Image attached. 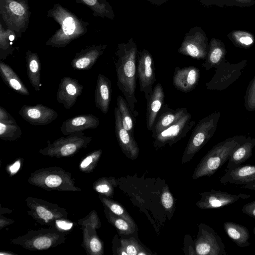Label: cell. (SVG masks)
I'll list each match as a JSON object with an SVG mask.
<instances>
[{
	"instance_id": "24",
	"label": "cell",
	"mask_w": 255,
	"mask_h": 255,
	"mask_svg": "<svg viewBox=\"0 0 255 255\" xmlns=\"http://www.w3.org/2000/svg\"><path fill=\"white\" fill-rule=\"evenodd\" d=\"M227 53L224 43L220 39L212 38L209 43V50L205 62L202 66L206 70L220 66Z\"/></svg>"
},
{
	"instance_id": "26",
	"label": "cell",
	"mask_w": 255,
	"mask_h": 255,
	"mask_svg": "<svg viewBox=\"0 0 255 255\" xmlns=\"http://www.w3.org/2000/svg\"><path fill=\"white\" fill-rule=\"evenodd\" d=\"M26 67L29 81L36 91H39L41 84V63L36 53L27 50L26 52Z\"/></svg>"
},
{
	"instance_id": "35",
	"label": "cell",
	"mask_w": 255,
	"mask_h": 255,
	"mask_svg": "<svg viewBox=\"0 0 255 255\" xmlns=\"http://www.w3.org/2000/svg\"><path fill=\"white\" fill-rule=\"evenodd\" d=\"M105 203L110 210L115 215L123 218L135 227V223L126 210L119 203L106 199Z\"/></svg>"
},
{
	"instance_id": "1",
	"label": "cell",
	"mask_w": 255,
	"mask_h": 255,
	"mask_svg": "<svg viewBox=\"0 0 255 255\" xmlns=\"http://www.w3.org/2000/svg\"><path fill=\"white\" fill-rule=\"evenodd\" d=\"M137 47L133 38L127 43H119L114 60L117 78V86L123 93L131 112L136 117L135 110L137 100L135 96L137 79Z\"/></svg>"
},
{
	"instance_id": "39",
	"label": "cell",
	"mask_w": 255,
	"mask_h": 255,
	"mask_svg": "<svg viewBox=\"0 0 255 255\" xmlns=\"http://www.w3.org/2000/svg\"><path fill=\"white\" fill-rule=\"evenodd\" d=\"M62 183L61 178L55 175H51L47 176L45 180V184L49 187H56Z\"/></svg>"
},
{
	"instance_id": "34",
	"label": "cell",
	"mask_w": 255,
	"mask_h": 255,
	"mask_svg": "<svg viewBox=\"0 0 255 255\" xmlns=\"http://www.w3.org/2000/svg\"><path fill=\"white\" fill-rule=\"evenodd\" d=\"M110 215V219L112 223L121 234L129 235L134 232L135 227L128 221L118 216L116 217L113 216L112 214Z\"/></svg>"
},
{
	"instance_id": "4",
	"label": "cell",
	"mask_w": 255,
	"mask_h": 255,
	"mask_svg": "<svg viewBox=\"0 0 255 255\" xmlns=\"http://www.w3.org/2000/svg\"><path fill=\"white\" fill-rule=\"evenodd\" d=\"M30 13L28 0H0L1 17L17 37L26 31Z\"/></svg>"
},
{
	"instance_id": "23",
	"label": "cell",
	"mask_w": 255,
	"mask_h": 255,
	"mask_svg": "<svg viewBox=\"0 0 255 255\" xmlns=\"http://www.w3.org/2000/svg\"><path fill=\"white\" fill-rule=\"evenodd\" d=\"M0 76L3 82L15 92L23 96L30 95L20 78L8 65L1 61H0Z\"/></svg>"
},
{
	"instance_id": "10",
	"label": "cell",
	"mask_w": 255,
	"mask_h": 255,
	"mask_svg": "<svg viewBox=\"0 0 255 255\" xmlns=\"http://www.w3.org/2000/svg\"><path fill=\"white\" fill-rule=\"evenodd\" d=\"M250 197L251 195L249 194H232L212 189L201 194V198L197 202L196 205L203 209H216L233 204L241 199H247Z\"/></svg>"
},
{
	"instance_id": "33",
	"label": "cell",
	"mask_w": 255,
	"mask_h": 255,
	"mask_svg": "<svg viewBox=\"0 0 255 255\" xmlns=\"http://www.w3.org/2000/svg\"><path fill=\"white\" fill-rule=\"evenodd\" d=\"M121 247L126 251L128 255H146L149 254L133 238L128 240H121Z\"/></svg>"
},
{
	"instance_id": "37",
	"label": "cell",
	"mask_w": 255,
	"mask_h": 255,
	"mask_svg": "<svg viewBox=\"0 0 255 255\" xmlns=\"http://www.w3.org/2000/svg\"><path fill=\"white\" fill-rule=\"evenodd\" d=\"M161 202L166 210L169 211L172 208L174 204L173 198L167 187H164L162 190Z\"/></svg>"
},
{
	"instance_id": "18",
	"label": "cell",
	"mask_w": 255,
	"mask_h": 255,
	"mask_svg": "<svg viewBox=\"0 0 255 255\" xmlns=\"http://www.w3.org/2000/svg\"><path fill=\"white\" fill-rule=\"evenodd\" d=\"M187 113L186 108L172 109L168 104H163L153 125L152 137L154 138L161 131L176 122Z\"/></svg>"
},
{
	"instance_id": "14",
	"label": "cell",
	"mask_w": 255,
	"mask_h": 255,
	"mask_svg": "<svg viewBox=\"0 0 255 255\" xmlns=\"http://www.w3.org/2000/svg\"><path fill=\"white\" fill-rule=\"evenodd\" d=\"M115 119V133L118 142L125 155L129 158L136 159L139 149L134 136L123 127L121 116L117 107L114 110Z\"/></svg>"
},
{
	"instance_id": "3",
	"label": "cell",
	"mask_w": 255,
	"mask_h": 255,
	"mask_svg": "<svg viewBox=\"0 0 255 255\" xmlns=\"http://www.w3.org/2000/svg\"><path fill=\"white\" fill-rule=\"evenodd\" d=\"M247 138L243 135L229 137L213 146L201 160L195 168L193 178L197 179L203 176H212L228 161L233 151L244 142Z\"/></svg>"
},
{
	"instance_id": "15",
	"label": "cell",
	"mask_w": 255,
	"mask_h": 255,
	"mask_svg": "<svg viewBox=\"0 0 255 255\" xmlns=\"http://www.w3.org/2000/svg\"><path fill=\"white\" fill-rule=\"evenodd\" d=\"M200 76L199 69L189 66L182 68L176 66L172 83L176 89L184 93L191 92L198 84Z\"/></svg>"
},
{
	"instance_id": "38",
	"label": "cell",
	"mask_w": 255,
	"mask_h": 255,
	"mask_svg": "<svg viewBox=\"0 0 255 255\" xmlns=\"http://www.w3.org/2000/svg\"><path fill=\"white\" fill-rule=\"evenodd\" d=\"M51 245V240L47 237H42L35 239L33 242L34 247L38 250H43L49 248Z\"/></svg>"
},
{
	"instance_id": "5",
	"label": "cell",
	"mask_w": 255,
	"mask_h": 255,
	"mask_svg": "<svg viewBox=\"0 0 255 255\" xmlns=\"http://www.w3.org/2000/svg\"><path fill=\"white\" fill-rule=\"evenodd\" d=\"M220 112L213 113L199 121L193 129L184 150L182 163L190 161L214 135Z\"/></svg>"
},
{
	"instance_id": "6",
	"label": "cell",
	"mask_w": 255,
	"mask_h": 255,
	"mask_svg": "<svg viewBox=\"0 0 255 255\" xmlns=\"http://www.w3.org/2000/svg\"><path fill=\"white\" fill-rule=\"evenodd\" d=\"M209 46L205 31L200 27L195 26L185 35L177 52L194 59L205 60L207 56Z\"/></svg>"
},
{
	"instance_id": "20",
	"label": "cell",
	"mask_w": 255,
	"mask_h": 255,
	"mask_svg": "<svg viewBox=\"0 0 255 255\" xmlns=\"http://www.w3.org/2000/svg\"><path fill=\"white\" fill-rule=\"evenodd\" d=\"M112 83L106 76L99 74L98 76L95 90L94 103L96 107L106 114L112 99Z\"/></svg>"
},
{
	"instance_id": "22",
	"label": "cell",
	"mask_w": 255,
	"mask_h": 255,
	"mask_svg": "<svg viewBox=\"0 0 255 255\" xmlns=\"http://www.w3.org/2000/svg\"><path fill=\"white\" fill-rule=\"evenodd\" d=\"M21 128L14 118L2 107H0V138L13 141L19 138Z\"/></svg>"
},
{
	"instance_id": "12",
	"label": "cell",
	"mask_w": 255,
	"mask_h": 255,
	"mask_svg": "<svg viewBox=\"0 0 255 255\" xmlns=\"http://www.w3.org/2000/svg\"><path fill=\"white\" fill-rule=\"evenodd\" d=\"M92 140L91 137L84 135L83 131L61 137L50 144L47 148L49 151H56L62 156H68L74 153L78 149L86 147Z\"/></svg>"
},
{
	"instance_id": "16",
	"label": "cell",
	"mask_w": 255,
	"mask_h": 255,
	"mask_svg": "<svg viewBox=\"0 0 255 255\" xmlns=\"http://www.w3.org/2000/svg\"><path fill=\"white\" fill-rule=\"evenodd\" d=\"M107 45L93 44L86 47L76 53L71 61L72 67L77 70L91 69L101 56Z\"/></svg>"
},
{
	"instance_id": "43",
	"label": "cell",
	"mask_w": 255,
	"mask_h": 255,
	"mask_svg": "<svg viewBox=\"0 0 255 255\" xmlns=\"http://www.w3.org/2000/svg\"><path fill=\"white\" fill-rule=\"evenodd\" d=\"M96 189L97 191L102 193H110L112 192V188L107 183L99 185L96 187Z\"/></svg>"
},
{
	"instance_id": "31",
	"label": "cell",
	"mask_w": 255,
	"mask_h": 255,
	"mask_svg": "<svg viewBox=\"0 0 255 255\" xmlns=\"http://www.w3.org/2000/svg\"><path fill=\"white\" fill-rule=\"evenodd\" d=\"M0 59L4 60L9 55H12L15 48L12 46L13 43L9 38L12 30L3 28L0 23Z\"/></svg>"
},
{
	"instance_id": "44",
	"label": "cell",
	"mask_w": 255,
	"mask_h": 255,
	"mask_svg": "<svg viewBox=\"0 0 255 255\" xmlns=\"http://www.w3.org/2000/svg\"><path fill=\"white\" fill-rule=\"evenodd\" d=\"M93 156L92 155H89L86 157L81 162L80 166L82 168H85L88 166L93 161Z\"/></svg>"
},
{
	"instance_id": "30",
	"label": "cell",
	"mask_w": 255,
	"mask_h": 255,
	"mask_svg": "<svg viewBox=\"0 0 255 255\" xmlns=\"http://www.w3.org/2000/svg\"><path fill=\"white\" fill-rule=\"evenodd\" d=\"M227 37L235 46L242 48H249L255 42L253 34L244 30H233L228 33Z\"/></svg>"
},
{
	"instance_id": "13",
	"label": "cell",
	"mask_w": 255,
	"mask_h": 255,
	"mask_svg": "<svg viewBox=\"0 0 255 255\" xmlns=\"http://www.w3.org/2000/svg\"><path fill=\"white\" fill-rule=\"evenodd\" d=\"M84 86L76 79L70 76L63 77L59 84L56 94L57 101L66 109H69L76 103L81 95Z\"/></svg>"
},
{
	"instance_id": "32",
	"label": "cell",
	"mask_w": 255,
	"mask_h": 255,
	"mask_svg": "<svg viewBox=\"0 0 255 255\" xmlns=\"http://www.w3.org/2000/svg\"><path fill=\"white\" fill-rule=\"evenodd\" d=\"M203 5L207 6L216 5L224 6L249 7L255 4V0H198Z\"/></svg>"
},
{
	"instance_id": "2",
	"label": "cell",
	"mask_w": 255,
	"mask_h": 255,
	"mask_svg": "<svg viewBox=\"0 0 255 255\" xmlns=\"http://www.w3.org/2000/svg\"><path fill=\"white\" fill-rule=\"evenodd\" d=\"M47 16L56 21L60 27L49 38L46 45L56 48L65 47L88 31V22L80 19L59 3L54 4L47 11Z\"/></svg>"
},
{
	"instance_id": "9",
	"label": "cell",
	"mask_w": 255,
	"mask_h": 255,
	"mask_svg": "<svg viewBox=\"0 0 255 255\" xmlns=\"http://www.w3.org/2000/svg\"><path fill=\"white\" fill-rule=\"evenodd\" d=\"M137 75L140 91L144 93L147 101L153 91L152 86L156 81V78L153 59L146 49L138 51Z\"/></svg>"
},
{
	"instance_id": "46",
	"label": "cell",
	"mask_w": 255,
	"mask_h": 255,
	"mask_svg": "<svg viewBox=\"0 0 255 255\" xmlns=\"http://www.w3.org/2000/svg\"><path fill=\"white\" fill-rule=\"evenodd\" d=\"M20 166V163L19 160L16 161L12 165H11L9 170L11 173H15L19 169Z\"/></svg>"
},
{
	"instance_id": "29",
	"label": "cell",
	"mask_w": 255,
	"mask_h": 255,
	"mask_svg": "<svg viewBox=\"0 0 255 255\" xmlns=\"http://www.w3.org/2000/svg\"><path fill=\"white\" fill-rule=\"evenodd\" d=\"M117 105L120 111L124 128L133 135L135 116L131 112L126 99L120 95L117 98Z\"/></svg>"
},
{
	"instance_id": "42",
	"label": "cell",
	"mask_w": 255,
	"mask_h": 255,
	"mask_svg": "<svg viewBox=\"0 0 255 255\" xmlns=\"http://www.w3.org/2000/svg\"><path fill=\"white\" fill-rule=\"evenodd\" d=\"M90 246L91 250L94 253L99 252L102 248L101 243L97 238H94L91 240Z\"/></svg>"
},
{
	"instance_id": "8",
	"label": "cell",
	"mask_w": 255,
	"mask_h": 255,
	"mask_svg": "<svg viewBox=\"0 0 255 255\" xmlns=\"http://www.w3.org/2000/svg\"><path fill=\"white\" fill-rule=\"evenodd\" d=\"M196 254L200 255H226L225 246L220 237L209 226L201 225L195 244Z\"/></svg>"
},
{
	"instance_id": "25",
	"label": "cell",
	"mask_w": 255,
	"mask_h": 255,
	"mask_svg": "<svg viewBox=\"0 0 255 255\" xmlns=\"http://www.w3.org/2000/svg\"><path fill=\"white\" fill-rule=\"evenodd\" d=\"M255 146V138L250 136L238 146L232 152L228 159L227 168L241 165L252 155L253 149Z\"/></svg>"
},
{
	"instance_id": "11",
	"label": "cell",
	"mask_w": 255,
	"mask_h": 255,
	"mask_svg": "<svg viewBox=\"0 0 255 255\" xmlns=\"http://www.w3.org/2000/svg\"><path fill=\"white\" fill-rule=\"evenodd\" d=\"M18 114L25 121L34 126L47 125L58 116V113L53 109L41 104L34 106L24 105Z\"/></svg>"
},
{
	"instance_id": "17",
	"label": "cell",
	"mask_w": 255,
	"mask_h": 255,
	"mask_svg": "<svg viewBox=\"0 0 255 255\" xmlns=\"http://www.w3.org/2000/svg\"><path fill=\"white\" fill-rule=\"evenodd\" d=\"M99 124V119L94 115L90 114H82L64 121L60 129L64 135H69L87 129H95Z\"/></svg>"
},
{
	"instance_id": "49",
	"label": "cell",
	"mask_w": 255,
	"mask_h": 255,
	"mask_svg": "<svg viewBox=\"0 0 255 255\" xmlns=\"http://www.w3.org/2000/svg\"><path fill=\"white\" fill-rule=\"evenodd\" d=\"M253 233H254V235H255V227H254V228L253 229Z\"/></svg>"
},
{
	"instance_id": "28",
	"label": "cell",
	"mask_w": 255,
	"mask_h": 255,
	"mask_svg": "<svg viewBox=\"0 0 255 255\" xmlns=\"http://www.w3.org/2000/svg\"><path fill=\"white\" fill-rule=\"evenodd\" d=\"M78 3L87 6L95 16L113 19L115 17L112 6L107 0H75Z\"/></svg>"
},
{
	"instance_id": "7",
	"label": "cell",
	"mask_w": 255,
	"mask_h": 255,
	"mask_svg": "<svg viewBox=\"0 0 255 255\" xmlns=\"http://www.w3.org/2000/svg\"><path fill=\"white\" fill-rule=\"evenodd\" d=\"M191 115L187 113L175 123L158 133L154 138V146L158 148L166 144L172 145L185 137L195 125Z\"/></svg>"
},
{
	"instance_id": "27",
	"label": "cell",
	"mask_w": 255,
	"mask_h": 255,
	"mask_svg": "<svg viewBox=\"0 0 255 255\" xmlns=\"http://www.w3.org/2000/svg\"><path fill=\"white\" fill-rule=\"evenodd\" d=\"M223 228L226 234L238 247L245 248L250 245L249 231L245 226L228 221L223 224Z\"/></svg>"
},
{
	"instance_id": "41",
	"label": "cell",
	"mask_w": 255,
	"mask_h": 255,
	"mask_svg": "<svg viewBox=\"0 0 255 255\" xmlns=\"http://www.w3.org/2000/svg\"><path fill=\"white\" fill-rule=\"evenodd\" d=\"M36 212L38 216L45 220H50L53 218V215L49 211L42 207H38Z\"/></svg>"
},
{
	"instance_id": "45",
	"label": "cell",
	"mask_w": 255,
	"mask_h": 255,
	"mask_svg": "<svg viewBox=\"0 0 255 255\" xmlns=\"http://www.w3.org/2000/svg\"><path fill=\"white\" fill-rule=\"evenodd\" d=\"M57 225L60 228L64 230H68L71 228L72 226V224L70 223H67L65 221H58L57 222Z\"/></svg>"
},
{
	"instance_id": "40",
	"label": "cell",
	"mask_w": 255,
	"mask_h": 255,
	"mask_svg": "<svg viewBox=\"0 0 255 255\" xmlns=\"http://www.w3.org/2000/svg\"><path fill=\"white\" fill-rule=\"evenodd\" d=\"M242 211L249 216L255 218V200L244 205Z\"/></svg>"
},
{
	"instance_id": "48",
	"label": "cell",
	"mask_w": 255,
	"mask_h": 255,
	"mask_svg": "<svg viewBox=\"0 0 255 255\" xmlns=\"http://www.w3.org/2000/svg\"><path fill=\"white\" fill-rule=\"evenodd\" d=\"M243 188L255 190V180L252 183L244 185Z\"/></svg>"
},
{
	"instance_id": "19",
	"label": "cell",
	"mask_w": 255,
	"mask_h": 255,
	"mask_svg": "<svg viewBox=\"0 0 255 255\" xmlns=\"http://www.w3.org/2000/svg\"><path fill=\"white\" fill-rule=\"evenodd\" d=\"M220 179L222 184L227 183L245 185L255 180V165H239L225 170Z\"/></svg>"
},
{
	"instance_id": "21",
	"label": "cell",
	"mask_w": 255,
	"mask_h": 255,
	"mask_svg": "<svg viewBox=\"0 0 255 255\" xmlns=\"http://www.w3.org/2000/svg\"><path fill=\"white\" fill-rule=\"evenodd\" d=\"M165 98V94L162 85L158 83L147 100L146 124L149 130H152L153 125L161 109Z\"/></svg>"
},
{
	"instance_id": "47",
	"label": "cell",
	"mask_w": 255,
	"mask_h": 255,
	"mask_svg": "<svg viewBox=\"0 0 255 255\" xmlns=\"http://www.w3.org/2000/svg\"><path fill=\"white\" fill-rule=\"evenodd\" d=\"M151 3L153 4L156 5H161L166 2H167L168 0H146Z\"/></svg>"
},
{
	"instance_id": "36",
	"label": "cell",
	"mask_w": 255,
	"mask_h": 255,
	"mask_svg": "<svg viewBox=\"0 0 255 255\" xmlns=\"http://www.w3.org/2000/svg\"><path fill=\"white\" fill-rule=\"evenodd\" d=\"M246 109L249 111L255 110V77L251 81L245 99Z\"/></svg>"
}]
</instances>
